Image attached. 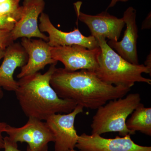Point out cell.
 <instances>
[{
  "instance_id": "cell-1",
  "label": "cell",
  "mask_w": 151,
  "mask_h": 151,
  "mask_svg": "<svg viewBox=\"0 0 151 151\" xmlns=\"http://www.w3.org/2000/svg\"><path fill=\"white\" fill-rule=\"evenodd\" d=\"M50 84L60 98L72 100L88 109H98L110 100L122 98L131 88L103 82L94 72L86 70L67 71L56 68Z\"/></svg>"
},
{
  "instance_id": "cell-2",
  "label": "cell",
  "mask_w": 151,
  "mask_h": 151,
  "mask_svg": "<svg viewBox=\"0 0 151 151\" xmlns=\"http://www.w3.org/2000/svg\"><path fill=\"white\" fill-rule=\"evenodd\" d=\"M57 64H52L45 73L37 72L19 78L15 91L22 111L28 118L45 121L56 113H68L77 104L60 98L50 84Z\"/></svg>"
},
{
  "instance_id": "cell-3",
  "label": "cell",
  "mask_w": 151,
  "mask_h": 151,
  "mask_svg": "<svg viewBox=\"0 0 151 151\" xmlns=\"http://www.w3.org/2000/svg\"><path fill=\"white\" fill-rule=\"evenodd\" d=\"M101 49L98 66L94 72L107 84L131 88L136 82L151 84V79L143 77V73L151 76V70L144 64H133L125 60L108 45L105 38H95Z\"/></svg>"
},
{
  "instance_id": "cell-4",
  "label": "cell",
  "mask_w": 151,
  "mask_h": 151,
  "mask_svg": "<svg viewBox=\"0 0 151 151\" xmlns=\"http://www.w3.org/2000/svg\"><path fill=\"white\" fill-rule=\"evenodd\" d=\"M139 93H132L110 100L99 107L92 118V134L101 135L108 132H118L122 137L135 134L126 125L127 119L141 104Z\"/></svg>"
},
{
  "instance_id": "cell-5",
  "label": "cell",
  "mask_w": 151,
  "mask_h": 151,
  "mask_svg": "<svg viewBox=\"0 0 151 151\" xmlns=\"http://www.w3.org/2000/svg\"><path fill=\"white\" fill-rule=\"evenodd\" d=\"M5 132L16 142L27 143V151H48L49 143L55 141L46 123L35 118H29L27 123L19 128L8 124Z\"/></svg>"
},
{
  "instance_id": "cell-6",
  "label": "cell",
  "mask_w": 151,
  "mask_h": 151,
  "mask_svg": "<svg viewBox=\"0 0 151 151\" xmlns=\"http://www.w3.org/2000/svg\"><path fill=\"white\" fill-rule=\"evenodd\" d=\"M100 47L88 49L79 45L52 47L51 56L60 61L64 69L68 71L86 70L95 72L98 66V58L101 53Z\"/></svg>"
},
{
  "instance_id": "cell-7",
  "label": "cell",
  "mask_w": 151,
  "mask_h": 151,
  "mask_svg": "<svg viewBox=\"0 0 151 151\" xmlns=\"http://www.w3.org/2000/svg\"><path fill=\"white\" fill-rule=\"evenodd\" d=\"M84 108L77 105L68 113H56L49 116L45 123L55 138V151L73 150L78 141V135L74 127L76 117L83 112Z\"/></svg>"
},
{
  "instance_id": "cell-8",
  "label": "cell",
  "mask_w": 151,
  "mask_h": 151,
  "mask_svg": "<svg viewBox=\"0 0 151 151\" xmlns=\"http://www.w3.org/2000/svg\"><path fill=\"white\" fill-rule=\"evenodd\" d=\"M81 4H75L77 17L89 28L91 35L95 38L102 37L110 40L118 41L125 25L123 19L111 15L106 12L96 15L84 14L80 10Z\"/></svg>"
},
{
  "instance_id": "cell-9",
  "label": "cell",
  "mask_w": 151,
  "mask_h": 151,
  "mask_svg": "<svg viewBox=\"0 0 151 151\" xmlns=\"http://www.w3.org/2000/svg\"><path fill=\"white\" fill-rule=\"evenodd\" d=\"M45 4L44 0H24L20 19L11 31L14 41L21 37H35L48 42V37L40 31L38 25V18Z\"/></svg>"
},
{
  "instance_id": "cell-10",
  "label": "cell",
  "mask_w": 151,
  "mask_h": 151,
  "mask_svg": "<svg viewBox=\"0 0 151 151\" xmlns=\"http://www.w3.org/2000/svg\"><path fill=\"white\" fill-rule=\"evenodd\" d=\"M76 147L84 151H151V147L135 144L130 135L107 139L97 134L84 133L78 136Z\"/></svg>"
},
{
  "instance_id": "cell-11",
  "label": "cell",
  "mask_w": 151,
  "mask_h": 151,
  "mask_svg": "<svg viewBox=\"0 0 151 151\" xmlns=\"http://www.w3.org/2000/svg\"><path fill=\"white\" fill-rule=\"evenodd\" d=\"M39 19V28L41 32L48 33L47 43L52 47L75 45H81L88 49L99 47L98 41L95 37L92 35L84 36L78 28H75L70 32L60 30L52 23L48 15L43 12L41 14Z\"/></svg>"
},
{
  "instance_id": "cell-12",
  "label": "cell",
  "mask_w": 151,
  "mask_h": 151,
  "mask_svg": "<svg viewBox=\"0 0 151 151\" xmlns=\"http://www.w3.org/2000/svg\"><path fill=\"white\" fill-rule=\"evenodd\" d=\"M21 44L27 53L28 59L26 64L21 67V72L17 75L18 78L37 73L48 64L57 63L58 61L52 57V47L43 40L23 37Z\"/></svg>"
},
{
  "instance_id": "cell-13",
  "label": "cell",
  "mask_w": 151,
  "mask_h": 151,
  "mask_svg": "<svg viewBox=\"0 0 151 151\" xmlns=\"http://www.w3.org/2000/svg\"><path fill=\"white\" fill-rule=\"evenodd\" d=\"M136 17V10L132 7L128 8L122 18L127 26L122 40L120 41L110 40L108 43L124 59L133 64H139L137 49L139 36Z\"/></svg>"
},
{
  "instance_id": "cell-14",
  "label": "cell",
  "mask_w": 151,
  "mask_h": 151,
  "mask_svg": "<svg viewBox=\"0 0 151 151\" xmlns=\"http://www.w3.org/2000/svg\"><path fill=\"white\" fill-rule=\"evenodd\" d=\"M3 58L0 66V88L15 92L18 82L14 78V73L17 68L26 64L28 56L21 44L13 42L6 48Z\"/></svg>"
},
{
  "instance_id": "cell-15",
  "label": "cell",
  "mask_w": 151,
  "mask_h": 151,
  "mask_svg": "<svg viewBox=\"0 0 151 151\" xmlns=\"http://www.w3.org/2000/svg\"><path fill=\"white\" fill-rule=\"evenodd\" d=\"M127 120V128L132 132L138 131L145 134L151 135V108H146L142 103L131 114Z\"/></svg>"
},
{
  "instance_id": "cell-16",
  "label": "cell",
  "mask_w": 151,
  "mask_h": 151,
  "mask_svg": "<svg viewBox=\"0 0 151 151\" xmlns=\"http://www.w3.org/2000/svg\"><path fill=\"white\" fill-rule=\"evenodd\" d=\"M20 1L6 0L0 4V16L14 18L18 21L22 12V6L19 5Z\"/></svg>"
},
{
  "instance_id": "cell-17",
  "label": "cell",
  "mask_w": 151,
  "mask_h": 151,
  "mask_svg": "<svg viewBox=\"0 0 151 151\" xmlns=\"http://www.w3.org/2000/svg\"><path fill=\"white\" fill-rule=\"evenodd\" d=\"M12 31L0 30V47L6 48L14 41L12 37Z\"/></svg>"
},
{
  "instance_id": "cell-18",
  "label": "cell",
  "mask_w": 151,
  "mask_h": 151,
  "mask_svg": "<svg viewBox=\"0 0 151 151\" xmlns=\"http://www.w3.org/2000/svg\"><path fill=\"white\" fill-rule=\"evenodd\" d=\"M18 20L11 17L0 16V30L12 31Z\"/></svg>"
},
{
  "instance_id": "cell-19",
  "label": "cell",
  "mask_w": 151,
  "mask_h": 151,
  "mask_svg": "<svg viewBox=\"0 0 151 151\" xmlns=\"http://www.w3.org/2000/svg\"><path fill=\"white\" fill-rule=\"evenodd\" d=\"M4 151H21L18 149L17 143L11 140L9 137L4 138Z\"/></svg>"
},
{
  "instance_id": "cell-20",
  "label": "cell",
  "mask_w": 151,
  "mask_h": 151,
  "mask_svg": "<svg viewBox=\"0 0 151 151\" xmlns=\"http://www.w3.org/2000/svg\"><path fill=\"white\" fill-rule=\"evenodd\" d=\"M8 124L5 122H0V149L4 148V138L2 133L5 132L6 128Z\"/></svg>"
},
{
  "instance_id": "cell-21",
  "label": "cell",
  "mask_w": 151,
  "mask_h": 151,
  "mask_svg": "<svg viewBox=\"0 0 151 151\" xmlns=\"http://www.w3.org/2000/svg\"><path fill=\"white\" fill-rule=\"evenodd\" d=\"M151 28V13L149 14L148 16L146 18L142 23V29H149Z\"/></svg>"
},
{
  "instance_id": "cell-22",
  "label": "cell",
  "mask_w": 151,
  "mask_h": 151,
  "mask_svg": "<svg viewBox=\"0 0 151 151\" xmlns=\"http://www.w3.org/2000/svg\"><path fill=\"white\" fill-rule=\"evenodd\" d=\"M146 67L149 68L150 70H151V53L148 55L147 56V58L145 61V64H144Z\"/></svg>"
},
{
  "instance_id": "cell-23",
  "label": "cell",
  "mask_w": 151,
  "mask_h": 151,
  "mask_svg": "<svg viewBox=\"0 0 151 151\" xmlns=\"http://www.w3.org/2000/svg\"><path fill=\"white\" fill-rule=\"evenodd\" d=\"M129 1V0H111V2L110 3V5L108 6V8L113 7L118 2H126L128 1Z\"/></svg>"
},
{
  "instance_id": "cell-24",
  "label": "cell",
  "mask_w": 151,
  "mask_h": 151,
  "mask_svg": "<svg viewBox=\"0 0 151 151\" xmlns=\"http://www.w3.org/2000/svg\"><path fill=\"white\" fill-rule=\"evenodd\" d=\"M6 48L0 47V60L4 58Z\"/></svg>"
},
{
  "instance_id": "cell-25",
  "label": "cell",
  "mask_w": 151,
  "mask_h": 151,
  "mask_svg": "<svg viewBox=\"0 0 151 151\" xmlns=\"http://www.w3.org/2000/svg\"><path fill=\"white\" fill-rule=\"evenodd\" d=\"M3 96H4V92H3L2 88H0V100L3 98Z\"/></svg>"
},
{
  "instance_id": "cell-26",
  "label": "cell",
  "mask_w": 151,
  "mask_h": 151,
  "mask_svg": "<svg viewBox=\"0 0 151 151\" xmlns=\"http://www.w3.org/2000/svg\"><path fill=\"white\" fill-rule=\"evenodd\" d=\"M6 1V0H0V4Z\"/></svg>"
},
{
  "instance_id": "cell-27",
  "label": "cell",
  "mask_w": 151,
  "mask_h": 151,
  "mask_svg": "<svg viewBox=\"0 0 151 151\" xmlns=\"http://www.w3.org/2000/svg\"><path fill=\"white\" fill-rule=\"evenodd\" d=\"M67 151H84L81 150H79V151H76V150H68Z\"/></svg>"
}]
</instances>
